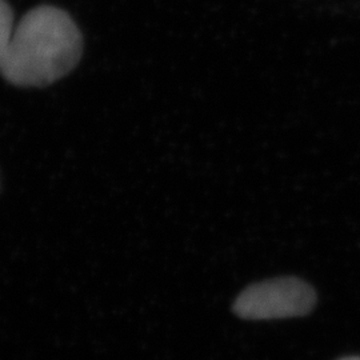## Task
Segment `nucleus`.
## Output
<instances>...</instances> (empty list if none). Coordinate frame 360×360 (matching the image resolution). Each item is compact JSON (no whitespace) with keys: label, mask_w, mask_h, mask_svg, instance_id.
<instances>
[{"label":"nucleus","mask_w":360,"mask_h":360,"mask_svg":"<svg viewBox=\"0 0 360 360\" xmlns=\"http://www.w3.org/2000/svg\"><path fill=\"white\" fill-rule=\"evenodd\" d=\"M82 50L83 39L72 18L40 6L15 26L0 72L15 86H49L75 68Z\"/></svg>","instance_id":"f257e3e1"},{"label":"nucleus","mask_w":360,"mask_h":360,"mask_svg":"<svg viewBox=\"0 0 360 360\" xmlns=\"http://www.w3.org/2000/svg\"><path fill=\"white\" fill-rule=\"evenodd\" d=\"M316 302L314 288L297 278H278L247 287L233 303V312L248 321L303 316Z\"/></svg>","instance_id":"f03ea898"},{"label":"nucleus","mask_w":360,"mask_h":360,"mask_svg":"<svg viewBox=\"0 0 360 360\" xmlns=\"http://www.w3.org/2000/svg\"><path fill=\"white\" fill-rule=\"evenodd\" d=\"M15 26L11 7L6 0H0V63L13 37Z\"/></svg>","instance_id":"7ed1b4c3"},{"label":"nucleus","mask_w":360,"mask_h":360,"mask_svg":"<svg viewBox=\"0 0 360 360\" xmlns=\"http://www.w3.org/2000/svg\"><path fill=\"white\" fill-rule=\"evenodd\" d=\"M340 360H360L359 356H348V358H343Z\"/></svg>","instance_id":"20e7f679"}]
</instances>
